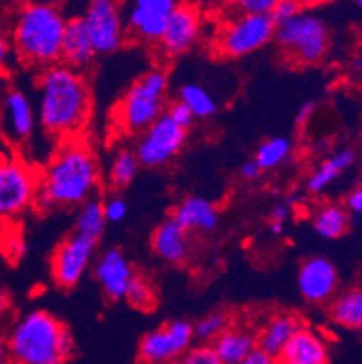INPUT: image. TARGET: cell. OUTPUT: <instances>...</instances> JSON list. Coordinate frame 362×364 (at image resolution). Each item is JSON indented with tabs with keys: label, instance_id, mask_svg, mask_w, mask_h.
<instances>
[{
	"label": "cell",
	"instance_id": "38",
	"mask_svg": "<svg viewBox=\"0 0 362 364\" xmlns=\"http://www.w3.org/2000/svg\"><path fill=\"white\" fill-rule=\"evenodd\" d=\"M11 41H8L6 33L0 29V76L9 73V62H11Z\"/></svg>",
	"mask_w": 362,
	"mask_h": 364
},
{
	"label": "cell",
	"instance_id": "25",
	"mask_svg": "<svg viewBox=\"0 0 362 364\" xmlns=\"http://www.w3.org/2000/svg\"><path fill=\"white\" fill-rule=\"evenodd\" d=\"M314 230L324 240H337L350 227V213L339 203H324L317 208L312 218Z\"/></svg>",
	"mask_w": 362,
	"mask_h": 364
},
{
	"label": "cell",
	"instance_id": "23",
	"mask_svg": "<svg viewBox=\"0 0 362 364\" xmlns=\"http://www.w3.org/2000/svg\"><path fill=\"white\" fill-rule=\"evenodd\" d=\"M211 346L223 364H243L257 350V333L243 324H230Z\"/></svg>",
	"mask_w": 362,
	"mask_h": 364
},
{
	"label": "cell",
	"instance_id": "34",
	"mask_svg": "<svg viewBox=\"0 0 362 364\" xmlns=\"http://www.w3.org/2000/svg\"><path fill=\"white\" fill-rule=\"evenodd\" d=\"M174 364H223L218 359L211 344H196Z\"/></svg>",
	"mask_w": 362,
	"mask_h": 364
},
{
	"label": "cell",
	"instance_id": "3",
	"mask_svg": "<svg viewBox=\"0 0 362 364\" xmlns=\"http://www.w3.org/2000/svg\"><path fill=\"white\" fill-rule=\"evenodd\" d=\"M68 21L58 4L20 6L11 24V48L26 65L48 69L60 64Z\"/></svg>",
	"mask_w": 362,
	"mask_h": 364
},
{
	"label": "cell",
	"instance_id": "9",
	"mask_svg": "<svg viewBox=\"0 0 362 364\" xmlns=\"http://www.w3.org/2000/svg\"><path fill=\"white\" fill-rule=\"evenodd\" d=\"M96 55H112L127 42L122 4L112 0H92L82 15Z\"/></svg>",
	"mask_w": 362,
	"mask_h": 364
},
{
	"label": "cell",
	"instance_id": "40",
	"mask_svg": "<svg viewBox=\"0 0 362 364\" xmlns=\"http://www.w3.org/2000/svg\"><path fill=\"white\" fill-rule=\"evenodd\" d=\"M315 109H317V102H314V100L304 102V104L297 109V114H295V124L301 125V127H304V125L312 120V117L315 114Z\"/></svg>",
	"mask_w": 362,
	"mask_h": 364
},
{
	"label": "cell",
	"instance_id": "42",
	"mask_svg": "<svg viewBox=\"0 0 362 364\" xmlns=\"http://www.w3.org/2000/svg\"><path fill=\"white\" fill-rule=\"evenodd\" d=\"M239 174H241V178L247 181H254L255 178L261 174V167L257 165V161L252 158V160H247L243 161V165L239 167Z\"/></svg>",
	"mask_w": 362,
	"mask_h": 364
},
{
	"label": "cell",
	"instance_id": "24",
	"mask_svg": "<svg viewBox=\"0 0 362 364\" xmlns=\"http://www.w3.org/2000/svg\"><path fill=\"white\" fill-rule=\"evenodd\" d=\"M355 161H357V152L350 147H343L331 152L310 172L304 187L310 194L326 193L344 172L353 167Z\"/></svg>",
	"mask_w": 362,
	"mask_h": 364
},
{
	"label": "cell",
	"instance_id": "36",
	"mask_svg": "<svg viewBox=\"0 0 362 364\" xmlns=\"http://www.w3.org/2000/svg\"><path fill=\"white\" fill-rule=\"evenodd\" d=\"M165 114H167V117L171 118L176 125H179L181 129H185V131H188L196 120L191 109H188L183 102H179V100L171 102L167 107V111H165Z\"/></svg>",
	"mask_w": 362,
	"mask_h": 364
},
{
	"label": "cell",
	"instance_id": "16",
	"mask_svg": "<svg viewBox=\"0 0 362 364\" xmlns=\"http://www.w3.org/2000/svg\"><path fill=\"white\" fill-rule=\"evenodd\" d=\"M134 270L119 248H109L95 264V277L105 296L112 301L125 299L129 284L134 279Z\"/></svg>",
	"mask_w": 362,
	"mask_h": 364
},
{
	"label": "cell",
	"instance_id": "46",
	"mask_svg": "<svg viewBox=\"0 0 362 364\" xmlns=\"http://www.w3.org/2000/svg\"><path fill=\"white\" fill-rule=\"evenodd\" d=\"M355 6H357V8H362V0H357V2H355Z\"/></svg>",
	"mask_w": 362,
	"mask_h": 364
},
{
	"label": "cell",
	"instance_id": "15",
	"mask_svg": "<svg viewBox=\"0 0 362 364\" xmlns=\"http://www.w3.org/2000/svg\"><path fill=\"white\" fill-rule=\"evenodd\" d=\"M299 292L308 303L324 304L337 294L339 274L330 259L321 256L308 257L299 267Z\"/></svg>",
	"mask_w": 362,
	"mask_h": 364
},
{
	"label": "cell",
	"instance_id": "11",
	"mask_svg": "<svg viewBox=\"0 0 362 364\" xmlns=\"http://www.w3.org/2000/svg\"><path fill=\"white\" fill-rule=\"evenodd\" d=\"M187 141V131L176 125L167 114L156 120L147 131L139 134L134 152L139 165L159 168L171 164Z\"/></svg>",
	"mask_w": 362,
	"mask_h": 364
},
{
	"label": "cell",
	"instance_id": "7",
	"mask_svg": "<svg viewBox=\"0 0 362 364\" xmlns=\"http://www.w3.org/2000/svg\"><path fill=\"white\" fill-rule=\"evenodd\" d=\"M275 24L270 16L235 15L219 28L214 49L225 58H243L274 41Z\"/></svg>",
	"mask_w": 362,
	"mask_h": 364
},
{
	"label": "cell",
	"instance_id": "44",
	"mask_svg": "<svg viewBox=\"0 0 362 364\" xmlns=\"http://www.w3.org/2000/svg\"><path fill=\"white\" fill-rule=\"evenodd\" d=\"M0 364H11L8 350V339L0 333Z\"/></svg>",
	"mask_w": 362,
	"mask_h": 364
},
{
	"label": "cell",
	"instance_id": "26",
	"mask_svg": "<svg viewBox=\"0 0 362 364\" xmlns=\"http://www.w3.org/2000/svg\"><path fill=\"white\" fill-rule=\"evenodd\" d=\"M105 225L107 220L104 214V201L92 198L84 205H80L75 218V234L92 243H98L102 234L105 232Z\"/></svg>",
	"mask_w": 362,
	"mask_h": 364
},
{
	"label": "cell",
	"instance_id": "8",
	"mask_svg": "<svg viewBox=\"0 0 362 364\" xmlns=\"http://www.w3.org/2000/svg\"><path fill=\"white\" fill-rule=\"evenodd\" d=\"M38 172L18 156L0 154V218L13 220L33 207Z\"/></svg>",
	"mask_w": 362,
	"mask_h": 364
},
{
	"label": "cell",
	"instance_id": "32",
	"mask_svg": "<svg viewBox=\"0 0 362 364\" xmlns=\"http://www.w3.org/2000/svg\"><path fill=\"white\" fill-rule=\"evenodd\" d=\"M125 299L132 309H138L142 312L156 309V290L151 281L144 276H134V279L129 284Z\"/></svg>",
	"mask_w": 362,
	"mask_h": 364
},
{
	"label": "cell",
	"instance_id": "27",
	"mask_svg": "<svg viewBox=\"0 0 362 364\" xmlns=\"http://www.w3.org/2000/svg\"><path fill=\"white\" fill-rule=\"evenodd\" d=\"M330 316L339 326L362 332V289H351L335 297Z\"/></svg>",
	"mask_w": 362,
	"mask_h": 364
},
{
	"label": "cell",
	"instance_id": "1",
	"mask_svg": "<svg viewBox=\"0 0 362 364\" xmlns=\"http://www.w3.org/2000/svg\"><path fill=\"white\" fill-rule=\"evenodd\" d=\"M100 165L91 145L82 138L64 140L38 172L33 207L49 213L56 207H80L96 198Z\"/></svg>",
	"mask_w": 362,
	"mask_h": 364
},
{
	"label": "cell",
	"instance_id": "22",
	"mask_svg": "<svg viewBox=\"0 0 362 364\" xmlns=\"http://www.w3.org/2000/svg\"><path fill=\"white\" fill-rule=\"evenodd\" d=\"M176 221L188 234H211L219 223V213L215 205L203 196L185 198L172 214Z\"/></svg>",
	"mask_w": 362,
	"mask_h": 364
},
{
	"label": "cell",
	"instance_id": "10",
	"mask_svg": "<svg viewBox=\"0 0 362 364\" xmlns=\"http://www.w3.org/2000/svg\"><path fill=\"white\" fill-rule=\"evenodd\" d=\"M194 324L176 319L152 330L139 343V360L145 364H174L192 348Z\"/></svg>",
	"mask_w": 362,
	"mask_h": 364
},
{
	"label": "cell",
	"instance_id": "6",
	"mask_svg": "<svg viewBox=\"0 0 362 364\" xmlns=\"http://www.w3.org/2000/svg\"><path fill=\"white\" fill-rule=\"evenodd\" d=\"M274 42L294 64L314 65L330 49V29L319 15L303 11L294 21L275 28Z\"/></svg>",
	"mask_w": 362,
	"mask_h": 364
},
{
	"label": "cell",
	"instance_id": "45",
	"mask_svg": "<svg viewBox=\"0 0 362 364\" xmlns=\"http://www.w3.org/2000/svg\"><path fill=\"white\" fill-rule=\"evenodd\" d=\"M9 304H11V301H9V296L6 292H2V290H0V316L8 312Z\"/></svg>",
	"mask_w": 362,
	"mask_h": 364
},
{
	"label": "cell",
	"instance_id": "39",
	"mask_svg": "<svg viewBox=\"0 0 362 364\" xmlns=\"http://www.w3.org/2000/svg\"><path fill=\"white\" fill-rule=\"evenodd\" d=\"M346 208H348V213L362 216V181L353 188V191H351L350 194H348Z\"/></svg>",
	"mask_w": 362,
	"mask_h": 364
},
{
	"label": "cell",
	"instance_id": "33",
	"mask_svg": "<svg viewBox=\"0 0 362 364\" xmlns=\"http://www.w3.org/2000/svg\"><path fill=\"white\" fill-rule=\"evenodd\" d=\"M303 11L304 4H301V2H295V0H275L270 18L275 24V28H277V26L294 21L295 16H299Z\"/></svg>",
	"mask_w": 362,
	"mask_h": 364
},
{
	"label": "cell",
	"instance_id": "19",
	"mask_svg": "<svg viewBox=\"0 0 362 364\" xmlns=\"http://www.w3.org/2000/svg\"><path fill=\"white\" fill-rule=\"evenodd\" d=\"M151 243L152 250L169 264H183L191 256L188 232L172 216L156 227Z\"/></svg>",
	"mask_w": 362,
	"mask_h": 364
},
{
	"label": "cell",
	"instance_id": "21",
	"mask_svg": "<svg viewBox=\"0 0 362 364\" xmlns=\"http://www.w3.org/2000/svg\"><path fill=\"white\" fill-rule=\"evenodd\" d=\"M303 319L295 314L279 312L268 317L257 332V348L277 359L292 337L303 328Z\"/></svg>",
	"mask_w": 362,
	"mask_h": 364
},
{
	"label": "cell",
	"instance_id": "17",
	"mask_svg": "<svg viewBox=\"0 0 362 364\" xmlns=\"http://www.w3.org/2000/svg\"><path fill=\"white\" fill-rule=\"evenodd\" d=\"M0 114L11 140L24 141L35 131V109L28 95L20 89L9 87L2 95Z\"/></svg>",
	"mask_w": 362,
	"mask_h": 364
},
{
	"label": "cell",
	"instance_id": "28",
	"mask_svg": "<svg viewBox=\"0 0 362 364\" xmlns=\"http://www.w3.org/2000/svg\"><path fill=\"white\" fill-rule=\"evenodd\" d=\"M139 161L134 149H119L109 165L107 181L112 188H125L134 181L139 171Z\"/></svg>",
	"mask_w": 362,
	"mask_h": 364
},
{
	"label": "cell",
	"instance_id": "37",
	"mask_svg": "<svg viewBox=\"0 0 362 364\" xmlns=\"http://www.w3.org/2000/svg\"><path fill=\"white\" fill-rule=\"evenodd\" d=\"M275 0H241L238 2V8L243 15H257V16H270L274 9Z\"/></svg>",
	"mask_w": 362,
	"mask_h": 364
},
{
	"label": "cell",
	"instance_id": "30",
	"mask_svg": "<svg viewBox=\"0 0 362 364\" xmlns=\"http://www.w3.org/2000/svg\"><path fill=\"white\" fill-rule=\"evenodd\" d=\"M292 141L284 136H274L263 141L255 151L254 160L261 167V171H272V168L283 165L290 158Z\"/></svg>",
	"mask_w": 362,
	"mask_h": 364
},
{
	"label": "cell",
	"instance_id": "41",
	"mask_svg": "<svg viewBox=\"0 0 362 364\" xmlns=\"http://www.w3.org/2000/svg\"><path fill=\"white\" fill-rule=\"evenodd\" d=\"M288 218H290V205L288 203L274 205V207L270 208V213H268V220H270V223L284 225Z\"/></svg>",
	"mask_w": 362,
	"mask_h": 364
},
{
	"label": "cell",
	"instance_id": "13",
	"mask_svg": "<svg viewBox=\"0 0 362 364\" xmlns=\"http://www.w3.org/2000/svg\"><path fill=\"white\" fill-rule=\"evenodd\" d=\"M96 243L71 234L60 241L51 257V276L60 289H75L95 257Z\"/></svg>",
	"mask_w": 362,
	"mask_h": 364
},
{
	"label": "cell",
	"instance_id": "47",
	"mask_svg": "<svg viewBox=\"0 0 362 364\" xmlns=\"http://www.w3.org/2000/svg\"><path fill=\"white\" fill-rule=\"evenodd\" d=\"M138 364H145V363H142V360H139V363Z\"/></svg>",
	"mask_w": 362,
	"mask_h": 364
},
{
	"label": "cell",
	"instance_id": "31",
	"mask_svg": "<svg viewBox=\"0 0 362 364\" xmlns=\"http://www.w3.org/2000/svg\"><path fill=\"white\" fill-rule=\"evenodd\" d=\"M230 317L225 312H212L194 324V339L201 344H212L230 326Z\"/></svg>",
	"mask_w": 362,
	"mask_h": 364
},
{
	"label": "cell",
	"instance_id": "12",
	"mask_svg": "<svg viewBox=\"0 0 362 364\" xmlns=\"http://www.w3.org/2000/svg\"><path fill=\"white\" fill-rule=\"evenodd\" d=\"M176 6L174 0H136L129 4L125 11L127 36L139 44L158 48Z\"/></svg>",
	"mask_w": 362,
	"mask_h": 364
},
{
	"label": "cell",
	"instance_id": "14",
	"mask_svg": "<svg viewBox=\"0 0 362 364\" xmlns=\"http://www.w3.org/2000/svg\"><path fill=\"white\" fill-rule=\"evenodd\" d=\"M203 31V15L201 9L194 4H179L172 11L169 18L167 29H165L158 49L164 56H181L191 51Z\"/></svg>",
	"mask_w": 362,
	"mask_h": 364
},
{
	"label": "cell",
	"instance_id": "35",
	"mask_svg": "<svg viewBox=\"0 0 362 364\" xmlns=\"http://www.w3.org/2000/svg\"><path fill=\"white\" fill-rule=\"evenodd\" d=\"M129 205L122 196H107L104 200V214L107 223H119L127 218Z\"/></svg>",
	"mask_w": 362,
	"mask_h": 364
},
{
	"label": "cell",
	"instance_id": "18",
	"mask_svg": "<svg viewBox=\"0 0 362 364\" xmlns=\"http://www.w3.org/2000/svg\"><path fill=\"white\" fill-rule=\"evenodd\" d=\"M279 364H330V346L326 337L304 324L283 353L277 357Z\"/></svg>",
	"mask_w": 362,
	"mask_h": 364
},
{
	"label": "cell",
	"instance_id": "4",
	"mask_svg": "<svg viewBox=\"0 0 362 364\" xmlns=\"http://www.w3.org/2000/svg\"><path fill=\"white\" fill-rule=\"evenodd\" d=\"M6 339L11 364H68L75 353L68 326L46 310L18 317Z\"/></svg>",
	"mask_w": 362,
	"mask_h": 364
},
{
	"label": "cell",
	"instance_id": "43",
	"mask_svg": "<svg viewBox=\"0 0 362 364\" xmlns=\"http://www.w3.org/2000/svg\"><path fill=\"white\" fill-rule=\"evenodd\" d=\"M243 364H279L277 359L272 355H268V353H265L263 350H254V352L250 353V355L247 357V359L243 360Z\"/></svg>",
	"mask_w": 362,
	"mask_h": 364
},
{
	"label": "cell",
	"instance_id": "2",
	"mask_svg": "<svg viewBox=\"0 0 362 364\" xmlns=\"http://www.w3.org/2000/svg\"><path fill=\"white\" fill-rule=\"evenodd\" d=\"M91 87L84 73L64 64L38 75V120L56 140L80 138L91 118Z\"/></svg>",
	"mask_w": 362,
	"mask_h": 364
},
{
	"label": "cell",
	"instance_id": "20",
	"mask_svg": "<svg viewBox=\"0 0 362 364\" xmlns=\"http://www.w3.org/2000/svg\"><path fill=\"white\" fill-rule=\"evenodd\" d=\"M96 51L91 44L82 16H73L68 21L65 28L64 44H62V58L60 64L68 65L75 71H85L91 68L96 60Z\"/></svg>",
	"mask_w": 362,
	"mask_h": 364
},
{
	"label": "cell",
	"instance_id": "5",
	"mask_svg": "<svg viewBox=\"0 0 362 364\" xmlns=\"http://www.w3.org/2000/svg\"><path fill=\"white\" fill-rule=\"evenodd\" d=\"M169 95V75L152 68L125 91L115 109L118 127L127 134H142L165 114Z\"/></svg>",
	"mask_w": 362,
	"mask_h": 364
},
{
	"label": "cell",
	"instance_id": "29",
	"mask_svg": "<svg viewBox=\"0 0 362 364\" xmlns=\"http://www.w3.org/2000/svg\"><path fill=\"white\" fill-rule=\"evenodd\" d=\"M178 100L192 111L194 118H211L218 112V102L203 85L187 82L179 87Z\"/></svg>",
	"mask_w": 362,
	"mask_h": 364
}]
</instances>
